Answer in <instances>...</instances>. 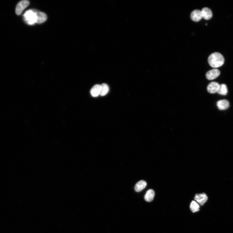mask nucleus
I'll return each mask as SVG.
<instances>
[{
  "instance_id": "1",
  "label": "nucleus",
  "mask_w": 233,
  "mask_h": 233,
  "mask_svg": "<svg viewBox=\"0 0 233 233\" xmlns=\"http://www.w3.org/2000/svg\"><path fill=\"white\" fill-rule=\"evenodd\" d=\"M208 62L211 67L217 68L222 66L223 64L224 58L220 53L215 52L209 55Z\"/></svg>"
},
{
  "instance_id": "2",
  "label": "nucleus",
  "mask_w": 233,
  "mask_h": 233,
  "mask_svg": "<svg viewBox=\"0 0 233 233\" xmlns=\"http://www.w3.org/2000/svg\"><path fill=\"white\" fill-rule=\"evenodd\" d=\"M37 10H30L27 11L24 15V18L29 25H33L37 23Z\"/></svg>"
},
{
  "instance_id": "3",
  "label": "nucleus",
  "mask_w": 233,
  "mask_h": 233,
  "mask_svg": "<svg viewBox=\"0 0 233 233\" xmlns=\"http://www.w3.org/2000/svg\"><path fill=\"white\" fill-rule=\"evenodd\" d=\"M30 3L27 0H24L19 2L17 5L16 8V13L17 15H19L23 11L28 7Z\"/></svg>"
},
{
  "instance_id": "4",
  "label": "nucleus",
  "mask_w": 233,
  "mask_h": 233,
  "mask_svg": "<svg viewBox=\"0 0 233 233\" xmlns=\"http://www.w3.org/2000/svg\"><path fill=\"white\" fill-rule=\"evenodd\" d=\"M220 72L217 69H213L208 71L206 74L207 78L210 81L213 80L219 76Z\"/></svg>"
},
{
  "instance_id": "5",
  "label": "nucleus",
  "mask_w": 233,
  "mask_h": 233,
  "mask_svg": "<svg viewBox=\"0 0 233 233\" xmlns=\"http://www.w3.org/2000/svg\"><path fill=\"white\" fill-rule=\"evenodd\" d=\"M220 85L218 83L213 82L210 83L207 87L208 91L211 94L217 93L219 90Z\"/></svg>"
},
{
  "instance_id": "6",
  "label": "nucleus",
  "mask_w": 233,
  "mask_h": 233,
  "mask_svg": "<svg viewBox=\"0 0 233 233\" xmlns=\"http://www.w3.org/2000/svg\"><path fill=\"white\" fill-rule=\"evenodd\" d=\"M208 199V196L205 193L196 194L194 197V200L202 206L207 202Z\"/></svg>"
},
{
  "instance_id": "7",
  "label": "nucleus",
  "mask_w": 233,
  "mask_h": 233,
  "mask_svg": "<svg viewBox=\"0 0 233 233\" xmlns=\"http://www.w3.org/2000/svg\"><path fill=\"white\" fill-rule=\"evenodd\" d=\"M201 12L202 18L206 20H209L213 17L212 10L208 8H203L201 11Z\"/></svg>"
},
{
  "instance_id": "8",
  "label": "nucleus",
  "mask_w": 233,
  "mask_h": 233,
  "mask_svg": "<svg viewBox=\"0 0 233 233\" xmlns=\"http://www.w3.org/2000/svg\"><path fill=\"white\" fill-rule=\"evenodd\" d=\"M217 105L218 109L220 110H226L230 106L229 101L225 99L218 101L217 102Z\"/></svg>"
},
{
  "instance_id": "9",
  "label": "nucleus",
  "mask_w": 233,
  "mask_h": 233,
  "mask_svg": "<svg viewBox=\"0 0 233 233\" xmlns=\"http://www.w3.org/2000/svg\"><path fill=\"white\" fill-rule=\"evenodd\" d=\"M191 20L193 21H200L202 18L201 11L198 10L193 11L191 14Z\"/></svg>"
},
{
  "instance_id": "10",
  "label": "nucleus",
  "mask_w": 233,
  "mask_h": 233,
  "mask_svg": "<svg viewBox=\"0 0 233 233\" xmlns=\"http://www.w3.org/2000/svg\"><path fill=\"white\" fill-rule=\"evenodd\" d=\"M101 85L97 84L94 85L91 90V94L93 97H96L100 95L101 91Z\"/></svg>"
},
{
  "instance_id": "11",
  "label": "nucleus",
  "mask_w": 233,
  "mask_h": 233,
  "mask_svg": "<svg viewBox=\"0 0 233 233\" xmlns=\"http://www.w3.org/2000/svg\"><path fill=\"white\" fill-rule=\"evenodd\" d=\"M147 185V183L144 180H141L137 182L135 186V190L137 192H140L145 188Z\"/></svg>"
},
{
  "instance_id": "12",
  "label": "nucleus",
  "mask_w": 233,
  "mask_h": 233,
  "mask_svg": "<svg viewBox=\"0 0 233 233\" xmlns=\"http://www.w3.org/2000/svg\"><path fill=\"white\" fill-rule=\"evenodd\" d=\"M37 13L38 19L37 24H40L45 22L47 19L46 15L38 10L37 11Z\"/></svg>"
},
{
  "instance_id": "13",
  "label": "nucleus",
  "mask_w": 233,
  "mask_h": 233,
  "mask_svg": "<svg viewBox=\"0 0 233 233\" xmlns=\"http://www.w3.org/2000/svg\"><path fill=\"white\" fill-rule=\"evenodd\" d=\"M155 195L154 191L152 189H149L147 191L145 196L144 199L145 200L148 202L152 201L153 200Z\"/></svg>"
},
{
  "instance_id": "14",
  "label": "nucleus",
  "mask_w": 233,
  "mask_h": 233,
  "mask_svg": "<svg viewBox=\"0 0 233 233\" xmlns=\"http://www.w3.org/2000/svg\"><path fill=\"white\" fill-rule=\"evenodd\" d=\"M217 93L222 95H226L228 93L227 86L224 84L220 85L219 90Z\"/></svg>"
},
{
  "instance_id": "15",
  "label": "nucleus",
  "mask_w": 233,
  "mask_h": 233,
  "mask_svg": "<svg viewBox=\"0 0 233 233\" xmlns=\"http://www.w3.org/2000/svg\"><path fill=\"white\" fill-rule=\"evenodd\" d=\"M190 208L192 212L194 213L200 210V206L197 202L193 201L191 204Z\"/></svg>"
},
{
  "instance_id": "16",
  "label": "nucleus",
  "mask_w": 233,
  "mask_h": 233,
  "mask_svg": "<svg viewBox=\"0 0 233 233\" xmlns=\"http://www.w3.org/2000/svg\"><path fill=\"white\" fill-rule=\"evenodd\" d=\"M101 89L100 95L104 96L108 92V86L106 84L104 83L101 85Z\"/></svg>"
}]
</instances>
